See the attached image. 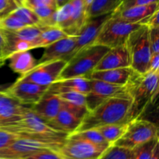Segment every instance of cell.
I'll use <instances>...</instances> for the list:
<instances>
[{"label": "cell", "mask_w": 159, "mask_h": 159, "mask_svg": "<svg viewBox=\"0 0 159 159\" xmlns=\"http://www.w3.org/2000/svg\"><path fill=\"white\" fill-rule=\"evenodd\" d=\"M125 45L130 57V68L139 74L147 72L152 57L148 28L141 25L130 33Z\"/></svg>", "instance_id": "5b68a950"}, {"label": "cell", "mask_w": 159, "mask_h": 159, "mask_svg": "<svg viewBox=\"0 0 159 159\" xmlns=\"http://www.w3.org/2000/svg\"><path fill=\"white\" fill-rule=\"evenodd\" d=\"M149 44L152 54H159V28L149 29Z\"/></svg>", "instance_id": "e575fe53"}, {"label": "cell", "mask_w": 159, "mask_h": 159, "mask_svg": "<svg viewBox=\"0 0 159 159\" xmlns=\"http://www.w3.org/2000/svg\"><path fill=\"white\" fill-rule=\"evenodd\" d=\"M23 159H64V158L57 151L53 149H43L26 155Z\"/></svg>", "instance_id": "1f68e13d"}, {"label": "cell", "mask_w": 159, "mask_h": 159, "mask_svg": "<svg viewBox=\"0 0 159 159\" xmlns=\"http://www.w3.org/2000/svg\"><path fill=\"white\" fill-rule=\"evenodd\" d=\"M112 12L99 16L87 19L79 34H77L76 46L73 55L82 48L93 44L102 29V26L107 20L111 16ZM72 55V56H73Z\"/></svg>", "instance_id": "9a60e30c"}, {"label": "cell", "mask_w": 159, "mask_h": 159, "mask_svg": "<svg viewBox=\"0 0 159 159\" xmlns=\"http://www.w3.org/2000/svg\"><path fill=\"white\" fill-rule=\"evenodd\" d=\"M89 79L90 89L86 95V107L89 111L110 98L129 96L125 85H114L97 79Z\"/></svg>", "instance_id": "7c38bea8"}, {"label": "cell", "mask_w": 159, "mask_h": 159, "mask_svg": "<svg viewBox=\"0 0 159 159\" xmlns=\"http://www.w3.org/2000/svg\"><path fill=\"white\" fill-rule=\"evenodd\" d=\"M66 34L58 26H48L42 30L39 37L34 40V48H44L51 43L67 37Z\"/></svg>", "instance_id": "603a6c76"}, {"label": "cell", "mask_w": 159, "mask_h": 159, "mask_svg": "<svg viewBox=\"0 0 159 159\" xmlns=\"http://www.w3.org/2000/svg\"><path fill=\"white\" fill-rule=\"evenodd\" d=\"M9 13L15 16L26 26H32V25L40 26V20L37 14L32 9L25 6L16 7Z\"/></svg>", "instance_id": "83f0119b"}, {"label": "cell", "mask_w": 159, "mask_h": 159, "mask_svg": "<svg viewBox=\"0 0 159 159\" xmlns=\"http://www.w3.org/2000/svg\"><path fill=\"white\" fill-rule=\"evenodd\" d=\"M9 3V0H0V17L6 15Z\"/></svg>", "instance_id": "ab89813d"}, {"label": "cell", "mask_w": 159, "mask_h": 159, "mask_svg": "<svg viewBox=\"0 0 159 159\" xmlns=\"http://www.w3.org/2000/svg\"><path fill=\"white\" fill-rule=\"evenodd\" d=\"M58 96L65 102L80 107H86V95L85 94L75 92H69L60 93Z\"/></svg>", "instance_id": "4dcf8cb0"}, {"label": "cell", "mask_w": 159, "mask_h": 159, "mask_svg": "<svg viewBox=\"0 0 159 159\" xmlns=\"http://www.w3.org/2000/svg\"><path fill=\"white\" fill-rule=\"evenodd\" d=\"M4 49H5L4 35H3L2 30L0 29V67L2 66L6 61V59L5 58V55H4Z\"/></svg>", "instance_id": "f35d334b"}, {"label": "cell", "mask_w": 159, "mask_h": 159, "mask_svg": "<svg viewBox=\"0 0 159 159\" xmlns=\"http://www.w3.org/2000/svg\"><path fill=\"white\" fill-rule=\"evenodd\" d=\"M158 2L148 5L133 6L120 12H113L112 15L131 23H139L141 20L158 10Z\"/></svg>", "instance_id": "44dd1931"}, {"label": "cell", "mask_w": 159, "mask_h": 159, "mask_svg": "<svg viewBox=\"0 0 159 159\" xmlns=\"http://www.w3.org/2000/svg\"><path fill=\"white\" fill-rule=\"evenodd\" d=\"M159 71H147L144 74L134 71L125 85L126 91L132 100L128 122L140 118L149 104L156 99L158 93Z\"/></svg>", "instance_id": "6da1fadb"}, {"label": "cell", "mask_w": 159, "mask_h": 159, "mask_svg": "<svg viewBox=\"0 0 159 159\" xmlns=\"http://www.w3.org/2000/svg\"><path fill=\"white\" fill-rule=\"evenodd\" d=\"M0 159H23V158H2V157H0Z\"/></svg>", "instance_id": "f6af8a7d"}, {"label": "cell", "mask_w": 159, "mask_h": 159, "mask_svg": "<svg viewBox=\"0 0 159 159\" xmlns=\"http://www.w3.org/2000/svg\"><path fill=\"white\" fill-rule=\"evenodd\" d=\"M67 138H74V139H81L86 141L88 142L97 144V145L102 146H110L103 137L102 136L99 130L96 128L88 129V130H82V131H75L73 133L69 134Z\"/></svg>", "instance_id": "484cf974"}, {"label": "cell", "mask_w": 159, "mask_h": 159, "mask_svg": "<svg viewBox=\"0 0 159 159\" xmlns=\"http://www.w3.org/2000/svg\"><path fill=\"white\" fill-rule=\"evenodd\" d=\"M141 26L140 23H128L111 15L102 26L94 43L109 48L125 44L130 33Z\"/></svg>", "instance_id": "52a82bcc"}, {"label": "cell", "mask_w": 159, "mask_h": 159, "mask_svg": "<svg viewBox=\"0 0 159 159\" xmlns=\"http://www.w3.org/2000/svg\"><path fill=\"white\" fill-rule=\"evenodd\" d=\"M23 6L30 9L40 7V6H51V7L57 8L55 0H26Z\"/></svg>", "instance_id": "d590c367"}, {"label": "cell", "mask_w": 159, "mask_h": 159, "mask_svg": "<svg viewBox=\"0 0 159 159\" xmlns=\"http://www.w3.org/2000/svg\"><path fill=\"white\" fill-rule=\"evenodd\" d=\"M0 128L16 134L20 137L26 138L65 139L68 135V134L51 128L32 111L30 107H25L23 116L20 121Z\"/></svg>", "instance_id": "277c9868"}, {"label": "cell", "mask_w": 159, "mask_h": 159, "mask_svg": "<svg viewBox=\"0 0 159 159\" xmlns=\"http://www.w3.org/2000/svg\"><path fill=\"white\" fill-rule=\"evenodd\" d=\"M159 158V143L156 144L155 149H154L153 154H152L151 159H158Z\"/></svg>", "instance_id": "60d3db41"}, {"label": "cell", "mask_w": 159, "mask_h": 159, "mask_svg": "<svg viewBox=\"0 0 159 159\" xmlns=\"http://www.w3.org/2000/svg\"><path fill=\"white\" fill-rule=\"evenodd\" d=\"M65 139H43V138L20 137L12 144L0 149V157L10 158H23L26 155L43 150L53 149L57 151Z\"/></svg>", "instance_id": "8992f818"}, {"label": "cell", "mask_w": 159, "mask_h": 159, "mask_svg": "<svg viewBox=\"0 0 159 159\" xmlns=\"http://www.w3.org/2000/svg\"><path fill=\"white\" fill-rule=\"evenodd\" d=\"M67 61L55 60L37 64L31 71L20 75L16 82H30L40 85H50L58 80Z\"/></svg>", "instance_id": "30bf717a"}, {"label": "cell", "mask_w": 159, "mask_h": 159, "mask_svg": "<svg viewBox=\"0 0 159 159\" xmlns=\"http://www.w3.org/2000/svg\"><path fill=\"white\" fill-rule=\"evenodd\" d=\"M62 106V99L58 94L47 91L36 103L30 107L32 111L42 120L49 123L53 120Z\"/></svg>", "instance_id": "e0dca14e"}, {"label": "cell", "mask_w": 159, "mask_h": 159, "mask_svg": "<svg viewBox=\"0 0 159 159\" xmlns=\"http://www.w3.org/2000/svg\"><path fill=\"white\" fill-rule=\"evenodd\" d=\"M130 67L113 68V69L93 71L86 76L88 79H97L114 85H125L134 73Z\"/></svg>", "instance_id": "ffe728a7"}, {"label": "cell", "mask_w": 159, "mask_h": 159, "mask_svg": "<svg viewBox=\"0 0 159 159\" xmlns=\"http://www.w3.org/2000/svg\"><path fill=\"white\" fill-rule=\"evenodd\" d=\"M158 12L159 10L154 12L149 16L146 17L143 20L140 22V24L142 26H147L148 29H153V28H159V22H158Z\"/></svg>", "instance_id": "8d00e7d4"}, {"label": "cell", "mask_w": 159, "mask_h": 159, "mask_svg": "<svg viewBox=\"0 0 159 159\" xmlns=\"http://www.w3.org/2000/svg\"><path fill=\"white\" fill-rule=\"evenodd\" d=\"M134 150L112 144L97 159H134Z\"/></svg>", "instance_id": "4316f807"}, {"label": "cell", "mask_w": 159, "mask_h": 159, "mask_svg": "<svg viewBox=\"0 0 159 159\" xmlns=\"http://www.w3.org/2000/svg\"><path fill=\"white\" fill-rule=\"evenodd\" d=\"M110 48L103 45L93 44L82 48L69 60L61 73L60 79L86 77Z\"/></svg>", "instance_id": "3957f363"}, {"label": "cell", "mask_w": 159, "mask_h": 159, "mask_svg": "<svg viewBox=\"0 0 159 159\" xmlns=\"http://www.w3.org/2000/svg\"><path fill=\"white\" fill-rule=\"evenodd\" d=\"M148 71H159V54H152Z\"/></svg>", "instance_id": "74e56055"}, {"label": "cell", "mask_w": 159, "mask_h": 159, "mask_svg": "<svg viewBox=\"0 0 159 159\" xmlns=\"http://www.w3.org/2000/svg\"><path fill=\"white\" fill-rule=\"evenodd\" d=\"M76 40L77 36H67L45 47L43 55L37 61V64L60 59L68 61L73 55Z\"/></svg>", "instance_id": "5bb4252c"}, {"label": "cell", "mask_w": 159, "mask_h": 159, "mask_svg": "<svg viewBox=\"0 0 159 159\" xmlns=\"http://www.w3.org/2000/svg\"><path fill=\"white\" fill-rule=\"evenodd\" d=\"M120 2V0H93L89 9L87 17L89 19L113 12Z\"/></svg>", "instance_id": "cb8c5ba5"}, {"label": "cell", "mask_w": 159, "mask_h": 159, "mask_svg": "<svg viewBox=\"0 0 159 159\" xmlns=\"http://www.w3.org/2000/svg\"><path fill=\"white\" fill-rule=\"evenodd\" d=\"M158 0H120L119 6L113 12H120L127 8L133 7V6H143V5H148L151 3L157 2Z\"/></svg>", "instance_id": "d6a6232c"}, {"label": "cell", "mask_w": 159, "mask_h": 159, "mask_svg": "<svg viewBox=\"0 0 159 159\" xmlns=\"http://www.w3.org/2000/svg\"><path fill=\"white\" fill-rule=\"evenodd\" d=\"M88 112L86 107L76 106L62 100L61 108L56 117L47 124L54 130L69 134L77 130Z\"/></svg>", "instance_id": "9c48e42d"}, {"label": "cell", "mask_w": 159, "mask_h": 159, "mask_svg": "<svg viewBox=\"0 0 159 159\" xmlns=\"http://www.w3.org/2000/svg\"><path fill=\"white\" fill-rule=\"evenodd\" d=\"M130 67L128 51L125 44L110 48L101 58L93 71Z\"/></svg>", "instance_id": "ac0fdd59"}, {"label": "cell", "mask_w": 159, "mask_h": 159, "mask_svg": "<svg viewBox=\"0 0 159 159\" xmlns=\"http://www.w3.org/2000/svg\"><path fill=\"white\" fill-rule=\"evenodd\" d=\"M25 26L24 23L10 13L0 17V29L4 30H16Z\"/></svg>", "instance_id": "f546056e"}, {"label": "cell", "mask_w": 159, "mask_h": 159, "mask_svg": "<svg viewBox=\"0 0 159 159\" xmlns=\"http://www.w3.org/2000/svg\"><path fill=\"white\" fill-rule=\"evenodd\" d=\"M49 85H40L30 82H16L6 88V92L23 105H34L48 91Z\"/></svg>", "instance_id": "4fadbf2b"}, {"label": "cell", "mask_w": 159, "mask_h": 159, "mask_svg": "<svg viewBox=\"0 0 159 159\" xmlns=\"http://www.w3.org/2000/svg\"><path fill=\"white\" fill-rule=\"evenodd\" d=\"M70 0H55V2H56V6H57V8L58 9V8L61 7V6H63L64 5L66 4L68 2H69Z\"/></svg>", "instance_id": "b9f144b4"}, {"label": "cell", "mask_w": 159, "mask_h": 159, "mask_svg": "<svg viewBox=\"0 0 159 159\" xmlns=\"http://www.w3.org/2000/svg\"><path fill=\"white\" fill-rule=\"evenodd\" d=\"M8 59L11 69L20 75L29 72L37 65V60L29 51L13 53Z\"/></svg>", "instance_id": "7402d4cb"}, {"label": "cell", "mask_w": 159, "mask_h": 159, "mask_svg": "<svg viewBox=\"0 0 159 159\" xmlns=\"http://www.w3.org/2000/svg\"><path fill=\"white\" fill-rule=\"evenodd\" d=\"M7 87H6L3 85H0V91H3V90H6Z\"/></svg>", "instance_id": "ee69618b"}, {"label": "cell", "mask_w": 159, "mask_h": 159, "mask_svg": "<svg viewBox=\"0 0 159 159\" xmlns=\"http://www.w3.org/2000/svg\"><path fill=\"white\" fill-rule=\"evenodd\" d=\"M132 100L129 96H117L104 101L86 113L75 131L97 128L107 124L128 122Z\"/></svg>", "instance_id": "7a4b0ae2"}, {"label": "cell", "mask_w": 159, "mask_h": 159, "mask_svg": "<svg viewBox=\"0 0 159 159\" xmlns=\"http://www.w3.org/2000/svg\"><path fill=\"white\" fill-rule=\"evenodd\" d=\"M90 89V79L87 77L60 79L49 85L48 92L55 94L75 92L87 95Z\"/></svg>", "instance_id": "d6986e66"}, {"label": "cell", "mask_w": 159, "mask_h": 159, "mask_svg": "<svg viewBox=\"0 0 159 159\" xmlns=\"http://www.w3.org/2000/svg\"><path fill=\"white\" fill-rule=\"evenodd\" d=\"M127 127H128V123H124V124H107L97 127L96 129L102 134L104 139L112 145L123 136Z\"/></svg>", "instance_id": "d4e9b609"}, {"label": "cell", "mask_w": 159, "mask_h": 159, "mask_svg": "<svg viewBox=\"0 0 159 159\" xmlns=\"http://www.w3.org/2000/svg\"><path fill=\"white\" fill-rule=\"evenodd\" d=\"M158 138V129L155 124L137 118L128 123L125 133L113 144L134 150Z\"/></svg>", "instance_id": "ba28073f"}, {"label": "cell", "mask_w": 159, "mask_h": 159, "mask_svg": "<svg viewBox=\"0 0 159 159\" xmlns=\"http://www.w3.org/2000/svg\"><path fill=\"white\" fill-rule=\"evenodd\" d=\"M19 138L20 137L16 134L0 128V149L7 147Z\"/></svg>", "instance_id": "836d02e7"}, {"label": "cell", "mask_w": 159, "mask_h": 159, "mask_svg": "<svg viewBox=\"0 0 159 159\" xmlns=\"http://www.w3.org/2000/svg\"><path fill=\"white\" fill-rule=\"evenodd\" d=\"M159 143V138L152 140L149 142L134 149V159H151L154 149Z\"/></svg>", "instance_id": "f1b7e54d"}, {"label": "cell", "mask_w": 159, "mask_h": 159, "mask_svg": "<svg viewBox=\"0 0 159 159\" xmlns=\"http://www.w3.org/2000/svg\"><path fill=\"white\" fill-rule=\"evenodd\" d=\"M110 146L97 145L81 139L66 138L57 152L64 159H97Z\"/></svg>", "instance_id": "8fae6325"}, {"label": "cell", "mask_w": 159, "mask_h": 159, "mask_svg": "<svg viewBox=\"0 0 159 159\" xmlns=\"http://www.w3.org/2000/svg\"><path fill=\"white\" fill-rule=\"evenodd\" d=\"M25 107L6 90L0 91V127L20 121L23 116Z\"/></svg>", "instance_id": "2e32d148"}, {"label": "cell", "mask_w": 159, "mask_h": 159, "mask_svg": "<svg viewBox=\"0 0 159 159\" xmlns=\"http://www.w3.org/2000/svg\"><path fill=\"white\" fill-rule=\"evenodd\" d=\"M84 1V5H85V10H86V13L88 14V11L89 9L90 6H91L92 2H93V0H83ZM88 18V17H87Z\"/></svg>", "instance_id": "7bdbcfd3"}]
</instances>
